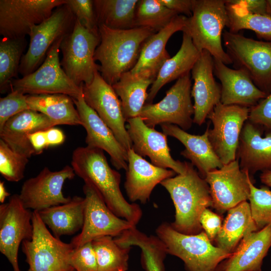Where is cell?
Here are the masks:
<instances>
[{
  "label": "cell",
  "mask_w": 271,
  "mask_h": 271,
  "mask_svg": "<svg viewBox=\"0 0 271 271\" xmlns=\"http://www.w3.org/2000/svg\"><path fill=\"white\" fill-rule=\"evenodd\" d=\"M29 158L14 151L0 140V173L7 180L17 182L23 179Z\"/></svg>",
  "instance_id": "60d3db41"
},
{
  "label": "cell",
  "mask_w": 271,
  "mask_h": 271,
  "mask_svg": "<svg viewBox=\"0 0 271 271\" xmlns=\"http://www.w3.org/2000/svg\"><path fill=\"white\" fill-rule=\"evenodd\" d=\"M11 195V194L7 190L4 182L3 181L0 182V202L1 203H4L6 198Z\"/></svg>",
  "instance_id": "f5cc1de1"
},
{
  "label": "cell",
  "mask_w": 271,
  "mask_h": 271,
  "mask_svg": "<svg viewBox=\"0 0 271 271\" xmlns=\"http://www.w3.org/2000/svg\"><path fill=\"white\" fill-rule=\"evenodd\" d=\"M190 72L178 79L166 92L165 96L156 103H145L139 116L148 126L173 124L184 130L191 128L194 109L191 100Z\"/></svg>",
  "instance_id": "30bf717a"
},
{
  "label": "cell",
  "mask_w": 271,
  "mask_h": 271,
  "mask_svg": "<svg viewBox=\"0 0 271 271\" xmlns=\"http://www.w3.org/2000/svg\"><path fill=\"white\" fill-rule=\"evenodd\" d=\"M187 19L186 16L179 15L167 26L150 36L143 46L137 64L130 71L138 73L149 69L159 70L170 58L166 49L167 42L175 33L182 31Z\"/></svg>",
  "instance_id": "1f68e13d"
},
{
  "label": "cell",
  "mask_w": 271,
  "mask_h": 271,
  "mask_svg": "<svg viewBox=\"0 0 271 271\" xmlns=\"http://www.w3.org/2000/svg\"><path fill=\"white\" fill-rule=\"evenodd\" d=\"M270 260H271V257H270Z\"/></svg>",
  "instance_id": "11a10c76"
},
{
  "label": "cell",
  "mask_w": 271,
  "mask_h": 271,
  "mask_svg": "<svg viewBox=\"0 0 271 271\" xmlns=\"http://www.w3.org/2000/svg\"><path fill=\"white\" fill-rule=\"evenodd\" d=\"M76 175L72 167L52 171L45 167L36 176L26 180L19 194L24 206L40 211L47 208L69 202L71 197H65L62 192L64 182Z\"/></svg>",
  "instance_id": "ac0fdd59"
},
{
  "label": "cell",
  "mask_w": 271,
  "mask_h": 271,
  "mask_svg": "<svg viewBox=\"0 0 271 271\" xmlns=\"http://www.w3.org/2000/svg\"><path fill=\"white\" fill-rule=\"evenodd\" d=\"M228 16L227 27L234 33L242 30L253 31L256 36L271 41V17L266 15L253 14L244 8L227 3L225 0Z\"/></svg>",
  "instance_id": "d590c367"
},
{
  "label": "cell",
  "mask_w": 271,
  "mask_h": 271,
  "mask_svg": "<svg viewBox=\"0 0 271 271\" xmlns=\"http://www.w3.org/2000/svg\"><path fill=\"white\" fill-rule=\"evenodd\" d=\"M49 147L62 144L65 140V136L60 129L52 127L45 130Z\"/></svg>",
  "instance_id": "f907efd6"
},
{
  "label": "cell",
  "mask_w": 271,
  "mask_h": 271,
  "mask_svg": "<svg viewBox=\"0 0 271 271\" xmlns=\"http://www.w3.org/2000/svg\"><path fill=\"white\" fill-rule=\"evenodd\" d=\"M97 36L75 19L72 31L63 38L60 47L61 65L77 86L90 84L99 65L95 62V51L100 43Z\"/></svg>",
  "instance_id": "9c48e42d"
},
{
  "label": "cell",
  "mask_w": 271,
  "mask_h": 271,
  "mask_svg": "<svg viewBox=\"0 0 271 271\" xmlns=\"http://www.w3.org/2000/svg\"><path fill=\"white\" fill-rule=\"evenodd\" d=\"M114 239L122 246L140 248L141 264L145 271H165L164 260L168 253L164 243L157 235H148L134 227Z\"/></svg>",
  "instance_id": "d6a6232c"
},
{
  "label": "cell",
  "mask_w": 271,
  "mask_h": 271,
  "mask_svg": "<svg viewBox=\"0 0 271 271\" xmlns=\"http://www.w3.org/2000/svg\"><path fill=\"white\" fill-rule=\"evenodd\" d=\"M199 221L203 231L210 240L214 241L222 225L221 216L208 208L202 213Z\"/></svg>",
  "instance_id": "bcb514c9"
},
{
  "label": "cell",
  "mask_w": 271,
  "mask_h": 271,
  "mask_svg": "<svg viewBox=\"0 0 271 271\" xmlns=\"http://www.w3.org/2000/svg\"><path fill=\"white\" fill-rule=\"evenodd\" d=\"M66 4L76 20L89 31L99 36L93 1L67 0Z\"/></svg>",
  "instance_id": "b9f144b4"
},
{
  "label": "cell",
  "mask_w": 271,
  "mask_h": 271,
  "mask_svg": "<svg viewBox=\"0 0 271 271\" xmlns=\"http://www.w3.org/2000/svg\"><path fill=\"white\" fill-rule=\"evenodd\" d=\"M230 4L239 6L253 14L266 15V0H226Z\"/></svg>",
  "instance_id": "7dc6e473"
},
{
  "label": "cell",
  "mask_w": 271,
  "mask_h": 271,
  "mask_svg": "<svg viewBox=\"0 0 271 271\" xmlns=\"http://www.w3.org/2000/svg\"><path fill=\"white\" fill-rule=\"evenodd\" d=\"M166 7L178 15L190 17L192 13V0H159Z\"/></svg>",
  "instance_id": "c3c4849f"
},
{
  "label": "cell",
  "mask_w": 271,
  "mask_h": 271,
  "mask_svg": "<svg viewBox=\"0 0 271 271\" xmlns=\"http://www.w3.org/2000/svg\"><path fill=\"white\" fill-rule=\"evenodd\" d=\"M250 179L248 173L240 169L237 158L221 168L209 172L204 179L210 188L212 207L222 214L247 201L250 193Z\"/></svg>",
  "instance_id": "e0dca14e"
},
{
  "label": "cell",
  "mask_w": 271,
  "mask_h": 271,
  "mask_svg": "<svg viewBox=\"0 0 271 271\" xmlns=\"http://www.w3.org/2000/svg\"><path fill=\"white\" fill-rule=\"evenodd\" d=\"M213 61L214 74L221 82V103L250 108L266 97L245 70L231 69L215 58Z\"/></svg>",
  "instance_id": "603a6c76"
},
{
  "label": "cell",
  "mask_w": 271,
  "mask_h": 271,
  "mask_svg": "<svg viewBox=\"0 0 271 271\" xmlns=\"http://www.w3.org/2000/svg\"><path fill=\"white\" fill-rule=\"evenodd\" d=\"M248 120L242 129L237 151L236 158L240 169L253 176L258 171L271 170V132Z\"/></svg>",
  "instance_id": "cb8c5ba5"
},
{
  "label": "cell",
  "mask_w": 271,
  "mask_h": 271,
  "mask_svg": "<svg viewBox=\"0 0 271 271\" xmlns=\"http://www.w3.org/2000/svg\"><path fill=\"white\" fill-rule=\"evenodd\" d=\"M271 247V224L245 236L231 256L216 271H262L264 258Z\"/></svg>",
  "instance_id": "d4e9b609"
},
{
  "label": "cell",
  "mask_w": 271,
  "mask_h": 271,
  "mask_svg": "<svg viewBox=\"0 0 271 271\" xmlns=\"http://www.w3.org/2000/svg\"><path fill=\"white\" fill-rule=\"evenodd\" d=\"M45 130L36 131L28 136L29 140L35 151V155L41 154L44 150L49 147Z\"/></svg>",
  "instance_id": "681fc988"
},
{
  "label": "cell",
  "mask_w": 271,
  "mask_h": 271,
  "mask_svg": "<svg viewBox=\"0 0 271 271\" xmlns=\"http://www.w3.org/2000/svg\"><path fill=\"white\" fill-rule=\"evenodd\" d=\"M55 125L45 115L28 109L11 117L0 129L1 139L14 151L28 158L35 155L28 136Z\"/></svg>",
  "instance_id": "484cf974"
},
{
  "label": "cell",
  "mask_w": 271,
  "mask_h": 271,
  "mask_svg": "<svg viewBox=\"0 0 271 271\" xmlns=\"http://www.w3.org/2000/svg\"><path fill=\"white\" fill-rule=\"evenodd\" d=\"M98 27L100 40L94 58L100 62L101 76L112 85L134 67L144 43L157 32L145 27L127 30L112 29L102 25Z\"/></svg>",
  "instance_id": "3957f363"
},
{
  "label": "cell",
  "mask_w": 271,
  "mask_h": 271,
  "mask_svg": "<svg viewBox=\"0 0 271 271\" xmlns=\"http://www.w3.org/2000/svg\"><path fill=\"white\" fill-rule=\"evenodd\" d=\"M64 37L56 40L41 65L31 74L14 79L11 90L26 95L63 94L73 99L82 94V85L75 84L63 69L59 59L60 47Z\"/></svg>",
  "instance_id": "52a82bcc"
},
{
  "label": "cell",
  "mask_w": 271,
  "mask_h": 271,
  "mask_svg": "<svg viewBox=\"0 0 271 271\" xmlns=\"http://www.w3.org/2000/svg\"><path fill=\"white\" fill-rule=\"evenodd\" d=\"M67 0H1L0 35L20 38L29 35L32 28L49 18Z\"/></svg>",
  "instance_id": "5bb4252c"
},
{
  "label": "cell",
  "mask_w": 271,
  "mask_h": 271,
  "mask_svg": "<svg viewBox=\"0 0 271 271\" xmlns=\"http://www.w3.org/2000/svg\"><path fill=\"white\" fill-rule=\"evenodd\" d=\"M126 122L132 149L136 153L142 157H148L153 165L169 168L177 174L185 172V162L175 160L171 156L166 134L147 125L140 116L130 118Z\"/></svg>",
  "instance_id": "d6986e66"
},
{
  "label": "cell",
  "mask_w": 271,
  "mask_h": 271,
  "mask_svg": "<svg viewBox=\"0 0 271 271\" xmlns=\"http://www.w3.org/2000/svg\"><path fill=\"white\" fill-rule=\"evenodd\" d=\"M191 73L194 81L191 92L194 99L193 123L201 125L221 100V85L214 78L213 57L208 51L200 53Z\"/></svg>",
  "instance_id": "44dd1931"
},
{
  "label": "cell",
  "mask_w": 271,
  "mask_h": 271,
  "mask_svg": "<svg viewBox=\"0 0 271 271\" xmlns=\"http://www.w3.org/2000/svg\"><path fill=\"white\" fill-rule=\"evenodd\" d=\"M71 167L76 175L96 189L112 212L136 226L142 210L123 196L121 175L109 166L103 151L87 146L78 147L73 152Z\"/></svg>",
  "instance_id": "6da1fadb"
},
{
  "label": "cell",
  "mask_w": 271,
  "mask_h": 271,
  "mask_svg": "<svg viewBox=\"0 0 271 271\" xmlns=\"http://www.w3.org/2000/svg\"><path fill=\"white\" fill-rule=\"evenodd\" d=\"M27 98L26 94L11 90L6 96L0 98V129L11 117L30 109Z\"/></svg>",
  "instance_id": "7bdbcfd3"
},
{
  "label": "cell",
  "mask_w": 271,
  "mask_h": 271,
  "mask_svg": "<svg viewBox=\"0 0 271 271\" xmlns=\"http://www.w3.org/2000/svg\"><path fill=\"white\" fill-rule=\"evenodd\" d=\"M249 108L220 102L207 116L213 125L208 129V138L223 165L236 159L240 133L248 119Z\"/></svg>",
  "instance_id": "4fadbf2b"
},
{
  "label": "cell",
  "mask_w": 271,
  "mask_h": 271,
  "mask_svg": "<svg viewBox=\"0 0 271 271\" xmlns=\"http://www.w3.org/2000/svg\"><path fill=\"white\" fill-rule=\"evenodd\" d=\"M258 230L249 204L247 201H243L227 211L221 228L214 240L215 245L232 253L245 236Z\"/></svg>",
  "instance_id": "4dcf8cb0"
},
{
  "label": "cell",
  "mask_w": 271,
  "mask_h": 271,
  "mask_svg": "<svg viewBox=\"0 0 271 271\" xmlns=\"http://www.w3.org/2000/svg\"><path fill=\"white\" fill-rule=\"evenodd\" d=\"M83 191L85 195L84 223L81 232L71 239L70 243L74 247L102 236L116 237L136 227L112 212L91 185L85 183Z\"/></svg>",
  "instance_id": "7c38bea8"
},
{
  "label": "cell",
  "mask_w": 271,
  "mask_h": 271,
  "mask_svg": "<svg viewBox=\"0 0 271 271\" xmlns=\"http://www.w3.org/2000/svg\"><path fill=\"white\" fill-rule=\"evenodd\" d=\"M266 15L271 17V0H266Z\"/></svg>",
  "instance_id": "db71d44e"
},
{
  "label": "cell",
  "mask_w": 271,
  "mask_h": 271,
  "mask_svg": "<svg viewBox=\"0 0 271 271\" xmlns=\"http://www.w3.org/2000/svg\"><path fill=\"white\" fill-rule=\"evenodd\" d=\"M247 120L271 132V92L249 108Z\"/></svg>",
  "instance_id": "f6af8a7d"
},
{
  "label": "cell",
  "mask_w": 271,
  "mask_h": 271,
  "mask_svg": "<svg viewBox=\"0 0 271 271\" xmlns=\"http://www.w3.org/2000/svg\"><path fill=\"white\" fill-rule=\"evenodd\" d=\"M26 37L4 38L0 41V91L4 93L19 73L21 61L27 46Z\"/></svg>",
  "instance_id": "8d00e7d4"
},
{
  "label": "cell",
  "mask_w": 271,
  "mask_h": 271,
  "mask_svg": "<svg viewBox=\"0 0 271 271\" xmlns=\"http://www.w3.org/2000/svg\"><path fill=\"white\" fill-rule=\"evenodd\" d=\"M73 101L79 113L81 125L86 132L87 146L100 149L108 153L112 165L117 170L126 171L127 151L97 113L85 102L83 93Z\"/></svg>",
  "instance_id": "ffe728a7"
},
{
  "label": "cell",
  "mask_w": 271,
  "mask_h": 271,
  "mask_svg": "<svg viewBox=\"0 0 271 271\" xmlns=\"http://www.w3.org/2000/svg\"><path fill=\"white\" fill-rule=\"evenodd\" d=\"M69 263L76 271H97V258L92 242L74 247L69 256Z\"/></svg>",
  "instance_id": "ee69618b"
},
{
  "label": "cell",
  "mask_w": 271,
  "mask_h": 271,
  "mask_svg": "<svg viewBox=\"0 0 271 271\" xmlns=\"http://www.w3.org/2000/svg\"><path fill=\"white\" fill-rule=\"evenodd\" d=\"M128 166L124 188L131 202L142 204L149 200L155 187L176 174L172 170L157 167L136 153L131 148L127 151Z\"/></svg>",
  "instance_id": "7402d4cb"
},
{
  "label": "cell",
  "mask_w": 271,
  "mask_h": 271,
  "mask_svg": "<svg viewBox=\"0 0 271 271\" xmlns=\"http://www.w3.org/2000/svg\"><path fill=\"white\" fill-rule=\"evenodd\" d=\"M138 0H94L97 23L109 28L127 30L136 27L135 13Z\"/></svg>",
  "instance_id": "e575fe53"
},
{
  "label": "cell",
  "mask_w": 271,
  "mask_h": 271,
  "mask_svg": "<svg viewBox=\"0 0 271 271\" xmlns=\"http://www.w3.org/2000/svg\"><path fill=\"white\" fill-rule=\"evenodd\" d=\"M156 233L164 243L167 253L181 259L187 271H216L219 263L232 253L213 245L203 230L186 234L163 222L157 228Z\"/></svg>",
  "instance_id": "5b68a950"
},
{
  "label": "cell",
  "mask_w": 271,
  "mask_h": 271,
  "mask_svg": "<svg viewBox=\"0 0 271 271\" xmlns=\"http://www.w3.org/2000/svg\"><path fill=\"white\" fill-rule=\"evenodd\" d=\"M30 109L46 115L55 124L81 125L80 118L73 101L63 94L27 95Z\"/></svg>",
  "instance_id": "836d02e7"
},
{
  "label": "cell",
  "mask_w": 271,
  "mask_h": 271,
  "mask_svg": "<svg viewBox=\"0 0 271 271\" xmlns=\"http://www.w3.org/2000/svg\"><path fill=\"white\" fill-rule=\"evenodd\" d=\"M95 251L97 271H126L131 247L118 244L110 236L97 238L91 241Z\"/></svg>",
  "instance_id": "74e56055"
},
{
  "label": "cell",
  "mask_w": 271,
  "mask_h": 271,
  "mask_svg": "<svg viewBox=\"0 0 271 271\" xmlns=\"http://www.w3.org/2000/svg\"><path fill=\"white\" fill-rule=\"evenodd\" d=\"M33 212L23 204L19 194L12 195L0 205V251L11 264L13 271H21L18 262L20 244L33 235Z\"/></svg>",
  "instance_id": "9a60e30c"
},
{
  "label": "cell",
  "mask_w": 271,
  "mask_h": 271,
  "mask_svg": "<svg viewBox=\"0 0 271 271\" xmlns=\"http://www.w3.org/2000/svg\"><path fill=\"white\" fill-rule=\"evenodd\" d=\"M75 22L73 14L65 4L57 8L47 19L34 26L29 34L28 49L22 57L19 73L23 77L36 70L52 45L72 31Z\"/></svg>",
  "instance_id": "8fae6325"
},
{
  "label": "cell",
  "mask_w": 271,
  "mask_h": 271,
  "mask_svg": "<svg viewBox=\"0 0 271 271\" xmlns=\"http://www.w3.org/2000/svg\"><path fill=\"white\" fill-rule=\"evenodd\" d=\"M84 208V197L74 196L66 203L38 212L42 220L53 234L59 238L62 235H73L82 229Z\"/></svg>",
  "instance_id": "f1b7e54d"
},
{
  "label": "cell",
  "mask_w": 271,
  "mask_h": 271,
  "mask_svg": "<svg viewBox=\"0 0 271 271\" xmlns=\"http://www.w3.org/2000/svg\"><path fill=\"white\" fill-rule=\"evenodd\" d=\"M82 89L86 103L112 130L122 146L127 151L131 149L132 144L125 126L120 100L112 85L98 71L92 82L82 84Z\"/></svg>",
  "instance_id": "2e32d148"
},
{
  "label": "cell",
  "mask_w": 271,
  "mask_h": 271,
  "mask_svg": "<svg viewBox=\"0 0 271 271\" xmlns=\"http://www.w3.org/2000/svg\"><path fill=\"white\" fill-rule=\"evenodd\" d=\"M225 0H192V13L182 32L189 35L201 53L208 51L225 65L232 61L222 44V31L227 27Z\"/></svg>",
  "instance_id": "277c9868"
},
{
  "label": "cell",
  "mask_w": 271,
  "mask_h": 271,
  "mask_svg": "<svg viewBox=\"0 0 271 271\" xmlns=\"http://www.w3.org/2000/svg\"><path fill=\"white\" fill-rule=\"evenodd\" d=\"M32 222V238L22 243V250L29 265L27 271H76L69 263L73 245L52 234L38 211H33Z\"/></svg>",
  "instance_id": "8992f818"
},
{
  "label": "cell",
  "mask_w": 271,
  "mask_h": 271,
  "mask_svg": "<svg viewBox=\"0 0 271 271\" xmlns=\"http://www.w3.org/2000/svg\"><path fill=\"white\" fill-rule=\"evenodd\" d=\"M209 123L205 132L201 135L190 134L178 126L164 123L161 124L163 132L167 136L175 138L185 147L181 155L189 160L198 170L200 175L204 179L210 171L221 168L222 163L208 138Z\"/></svg>",
  "instance_id": "4316f807"
},
{
  "label": "cell",
  "mask_w": 271,
  "mask_h": 271,
  "mask_svg": "<svg viewBox=\"0 0 271 271\" xmlns=\"http://www.w3.org/2000/svg\"><path fill=\"white\" fill-rule=\"evenodd\" d=\"M226 52L238 68L245 70L253 82L267 95L271 92V41L256 40L225 31Z\"/></svg>",
  "instance_id": "ba28073f"
},
{
  "label": "cell",
  "mask_w": 271,
  "mask_h": 271,
  "mask_svg": "<svg viewBox=\"0 0 271 271\" xmlns=\"http://www.w3.org/2000/svg\"><path fill=\"white\" fill-rule=\"evenodd\" d=\"M260 180L262 183L271 188V170L262 172L260 175Z\"/></svg>",
  "instance_id": "816d5d0a"
},
{
  "label": "cell",
  "mask_w": 271,
  "mask_h": 271,
  "mask_svg": "<svg viewBox=\"0 0 271 271\" xmlns=\"http://www.w3.org/2000/svg\"><path fill=\"white\" fill-rule=\"evenodd\" d=\"M200 55V52L194 46L190 36L183 32L180 49L161 66L149 90L146 103H152L158 92L165 84L190 72Z\"/></svg>",
  "instance_id": "f546056e"
},
{
  "label": "cell",
  "mask_w": 271,
  "mask_h": 271,
  "mask_svg": "<svg viewBox=\"0 0 271 271\" xmlns=\"http://www.w3.org/2000/svg\"><path fill=\"white\" fill-rule=\"evenodd\" d=\"M178 15L159 0L139 1L135 13L136 27L148 28L158 32L167 26Z\"/></svg>",
  "instance_id": "f35d334b"
},
{
  "label": "cell",
  "mask_w": 271,
  "mask_h": 271,
  "mask_svg": "<svg viewBox=\"0 0 271 271\" xmlns=\"http://www.w3.org/2000/svg\"><path fill=\"white\" fill-rule=\"evenodd\" d=\"M186 170L182 174L165 179L161 183L169 193L175 215L172 227L179 232L196 234L203 231L200 218L213 202L208 184L194 169L185 162Z\"/></svg>",
  "instance_id": "7a4b0ae2"
},
{
  "label": "cell",
  "mask_w": 271,
  "mask_h": 271,
  "mask_svg": "<svg viewBox=\"0 0 271 271\" xmlns=\"http://www.w3.org/2000/svg\"><path fill=\"white\" fill-rule=\"evenodd\" d=\"M249 204L252 218L258 229L271 224V190L267 186L257 188L249 181Z\"/></svg>",
  "instance_id": "ab89813d"
},
{
  "label": "cell",
  "mask_w": 271,
  "mask_h": 271,
  "mask_svg": "<svg viewBox=\"0 0 271 271\" xmlns=\"http://www.w3.org/2000/svg\"><path fill=\"white\" fill-rule=\"evenodd\" d=\"M159 71L149 69L132 73L129 71L124 73L112 85L120 98L125 121L139 116L148 97L147 89L156 80Z\"/></svg>",
  "instance_id": "83f0119b"
}]
</instances>
